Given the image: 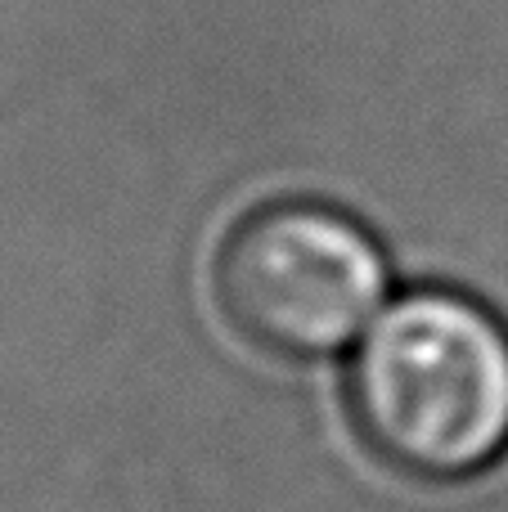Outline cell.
<instances>
[{"label": "cell", "instance_id": "1", "mask_svg": "<svg viewBox=\"0 0 508 512\" xmlns=\"http://www.w3.org/2000/svg\"><path fill=\"white\" fill-rule=\"evenodd\" d=\"M360 450L414 486H473L508 459V319L459 283H405L342 369Z\"/></svg>", "mask_w": 508, "mask_h": 512}, {"label": "cell", "instance_id": "2", "mask_svg": "<svg viewBox=\"0 0 508 512\" xmlns=\"http://www.w3.org/2000/svg\"><path fill=\"white\" fill-rule=\"evenodd\" d=\"M207 283L216 319L239 346L275 364H324L365 337L401 274L365 216L284 194L225 225Z\"/></svg>", "mask_w": 508, "mask_h": 512}]
</instances>
